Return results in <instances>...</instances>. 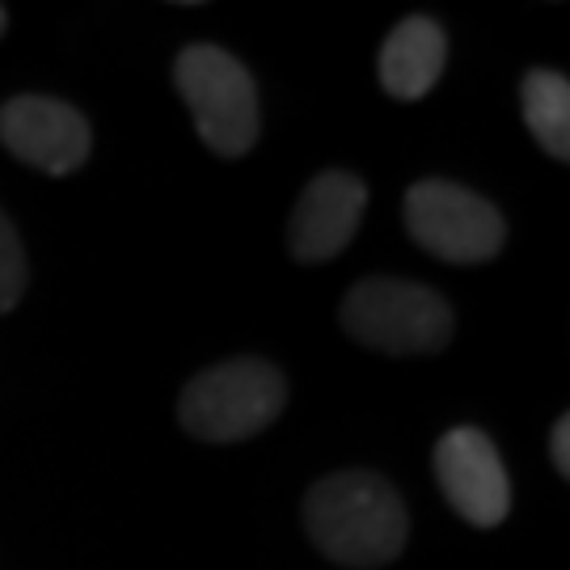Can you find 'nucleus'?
<instances>
[{
	"instance_id": "0eeeda50",
	"label": "nucleus",
	"mask_w": 570,
	"mask_h": 570,
	"mask_svg": "<svg viewBox=\"0 0 570 570\" xmlns=\"http://www.w3.org/2000/svg\"><path fill=\"white\" fill-rule=\"evenodd\" d=\"M0 144L42 174H72L89 161V122L77 106L21 94L0 106Z\"/></svg>"
},
{
	"instance_id": "9b49d317",
	"label": "nucleus",
	"mask_w": 570,
	"mask_h": 570,
	"mask_svg": "<svg viewBox=\"0 0 570 570\" xmlns=\"http://www.w3.org/2000/svg\"><path fill=\"white\" fill-rule=\"evenodd\" d=\"M26 292V254H21L18 228L0 212V313L18 308Z\"/></svg>"
},
{
	"instance_id": "f03ea898",
	"label": "nucleus",
	"mask_w": 570,
	"mask_h": 570,
	"mask_svg": "<svg viewBox=\"0 0 570 570\" xmlns=\"http://www.w3.org/2000/svg\"><path fill=\"white\" fill-rule=\"evenodd\" d=\"M287 406V381L284 372L266 360L242 355L199 372L183 389L178 419L195 440L207 444H233L266 431Z\"/></svg>"
},
{
	"instance_id": "20e7f679",
	"label": "nucleus",
	"mask_w": 570,
	"mask_h": 570,
	"mask_svg": "<svg viewBox=\"0 0 570 570\" xmlns=\"http://www.w3.org/2000/svg\"><path fill=\"white\" fill-rule=\"evenodd\" d=\"M174 89L190 106L199 140L216 157H242L258 140V89L225 47L190 42L174 60Z\"/></svg>"
},
{
	"instance_id": "39448f33",
	"label": "nucleus",
	"mask_w": 570,
	"mask_h": 570,
	"mask_svg": "<svg viewBox=\"0 0 570 570\" xmlns=\"http://www.w3.org/2000/svg\"><path fill=\"white\" fill-rule=\"evenodd\" d=\"M406 233L419 249L456 266L490 263L508 242V220L465 186L428 178L406 190Z\"/></svg>"
},
{
	"instance_id": "7ed1b4c3",
	"label": "nucleus",
	"mask_w": 570,
	"mask_h": 570,
	"mask_svg": "<svg viewBox=\"0 0 570 570\" xmlns=\"http://www.w3.org/2000/svg\"><path fill=\"white\" fill-rule=\"evenodd\" d=\"M343 330L385 355H435L452 343V305L428 284L367 275L346 292Z\"/></svg>"
},
{
	"instance_id": "f8f14e48",
	"label": "nucleus",
	"mask_w": 570,
	"mask_h": 570,
	"mask_svg": "<svg viewBox=\"0 0 570 570\" xmlns=\"http://www.w3.org/2000/svg\"><path fill=\"white\" fill-rule=\"evenodd\" d=\"M550 456H553V469L570 478V419L562 414L558 423H553V435H550Z\"/></svg>"
},
{
	"instance_id": "9d476101",
	"label": "nucleus",
	"mask_w": 570,
	"mask_h": 570,
	"mask_svg": "<svg viewBox=\"0 0 570 570\" xmlns=\"http://www.w3.org/2000/svg\"><path fill=\"white\" fill-rule=\"evenodd\" d=\"M520 106L529 119L532 140L553 161H570V81L553 68H532L520 85Z\"/></svg>"
},
{
	"instance_id": "6e6552de",
	"label": "nucleus",
	"mask_w": 570,
	"mask_h": 570,
	"mask_svg": "<svg viewBox=\"0 0 570 570\" xmlns=\"http://www.w3.org/2000/svg\"><path fill=\"white\" fill-rule=\"evenodd\" d=\"M367 207V186L346 174V169H326L305 186L301 204L287 225V245L296 263H330L338 258L351 237L360 233Z\"/></svg>"
},
{
	"instance_id": "ddd939ff",
	"label": "nucleus",
	"mask_w": 570,
	"mask_h": 570,
	"mask_svg": "<svg viewBox=\"0 0 570 570\" xmlns=\"http://www.w3.org/2000/svg\"><path fill=\"white\" fill-rule=\"evenodd\" d=\"M4 26H9V13H4V9H0V35H4Z\"/></svg>"
},
{
	"instance_id": "f257e3e1",
	"label": "nucleus",
	"mask_w": 570,
	"mask_h": 570,
	"mask_svg": "<svg viewBox=\"0 0 570 570\" xmlns=\"http://www.w3.org/2000/svg\"><path fill=\"white\" fill-rule=\"evenodd\" d=\"M305 529L330 562L351 570L389 567L406 550L410 515L385 478L346 469L330 473L305 494Z\"/></svg>"
},
{
	"instance_id": "1a4fd4ad",
	"label": "nucleus",
	"mask_w": 570,
	"mask_h": 570,
	"mask_svg": "<svg viewBox=\"0 0 570 570\" xmlns=\"http://www.w3.org/2000/svg\"><path fill=\"white\" fill-rule=\"evenodd\" d=\"M444 63H449L444 26L428 13H414V18H402L389 30V39L381 42L376 68H381V85H385L389 98L419 102L444 77Z\"/></svg>"
},
{
	"instance_id": "423d86ee",
	"label": "nucleus",
	"mask_w": 570,
	"mask_h": 570,
	"mask_svg": "<svg viewBox=\"0 0 570 570\" xmlns=\"http://www.w3.org/2000/svg\"><path fill=\"white\" fill-rule=\"evenodd\" d=\"M435 482L473 529H499L511 511V482L482 428H452L435 444Z\"/></svg>"
}]
</instances>
